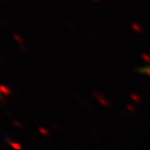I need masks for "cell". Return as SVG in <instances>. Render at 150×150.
I'll return each mask as SVG.
<instances>
[{
	"mask_svg": "<svg viewBox=\"0 0 150 150\" xmlns=\"http://www.w3.org/2000/svg\"><path fill=\"white\" fill-rule=\"evenodd\" d=\"M139 72L142 73V74H145V75L150 76V66H145V67L139 68Z\"/></svg>",
	"mask_w": 150,
	"mask_h": 150,
	"instance_id": "cell-1",
	"label": "cell"
}]
</instances>
